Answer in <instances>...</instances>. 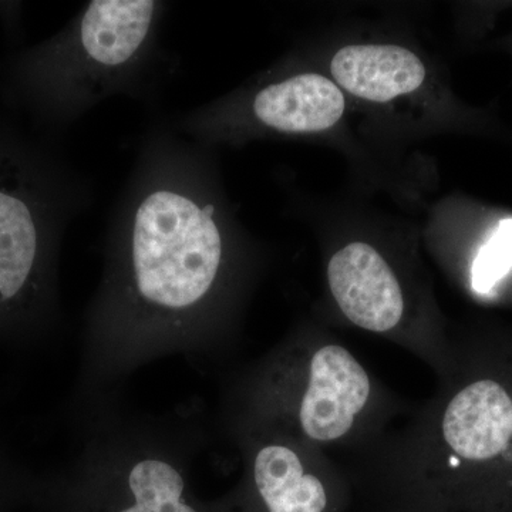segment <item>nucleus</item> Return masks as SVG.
Listing matches in <instances>:
<instances>
[{
  "label": "nucleus",
  "instance_id": "obj_7",
  "mask_svg": "<svg viewBox=\"0 0 512 512\" xmlns=\"http://www.w3.org/2000/svg\"><path fill=\"white\" fill-rule=\"evenodd\" d=\"M237 447L241 512H343L352 485L342 464L320 448L276 431L225 434Z\"/></svg>",
  "mask_w": 512,
  "mask_h": 512
},
{
  "label": "nucleus",
  "instance_id": "obj_9",
  "mask_svg": "<svg viewBox=\"0 0 512 512\" xmlns=\"http://www.w3.org/2000/svg\"><path fill=\"white\" fill-rule=\"evenodd\" d=\"M330 72L350 94L376 103L412 93L426 79L419 57L394 45L343 47L333 56Z\"/></svg>",
  "mask_w": 512,
  "mask_h": 512
},
{
  "label": "nucleus",
  "instance_id": "obj_12",
  "mask_svg": "<svg viewBox=\"0 0 512 512\" xmlns=\"http://www.w3.org/2000/svg\"><path fill=\"white\" fill-rule=\"evenodd\" d=\"M23 3L0 2V23L10 39H18L22 32Z\"/></svg>",
  "mask_w": 512,
  "mask_h": 512
},
{
  "label": "nucleus",
  "instance_id": "obj_10",
  "mask_svg": "<svg viewBox=\"0 0 512 512\" xmlns=\"http://www.w3.org/2000/svg\"><path fill=\"white\" fill-rule=\"evenodd\" d=\"M512 274V218L503 220L481 245L470 266V288L481 298L497 296L498 286Z\"/></svg>",
  "mask_w": 512,
  "mask_h": 512
},
{
  "label": "nucleus",
  "instance_id": "obj_8",
  "mask_svg": "<svg viewBox=\"0 0 512 512\" xmlns=\"http://www.w3.org/2000/svg\"><path fill=\"white\" fill-rule=\"evenodd\" d=\"M247 123L282 134H309L335 126L345 111L342 90L315 73L272 80L249 94Z\"/></svg>",
  "mask_w": 512,
  "mask_h": 512
},
{
  "label": "nucleus",
  "instance_id": "obj_11",
  "mask_svg": "<svg viewBox=\"0 0 512 512\" xmlns=\"http://www.w3.org/2000/svg\"><path fill=\"white\" fill-rule=\"evenodd\" d=\"M32 483V477L26 473L23 464L0 440V503L18 491L33 487Z\"/></svg>",
  "mask_w": 512,
  "mask_h": 512
},
{
  "label": "nucleus",
  "instance_id": "obj_1",
  "mask_svg": "<svg viewBox=\"0 0 512 512\" xmlns=\"http://www.w3.org/2000/svg\"><path fill=\"white\" fill-rule=\"evenodd\" d=\"M247 259L222 207L211 147L165 119L144 131L103 242L69 402L117 392L141 367L181 355L218 362L237 338Z\"/></svg>",
  "mask_w": 512,
  "mask_h": 512
},
{
  "label": "nucleus",
  "instance_id": "obj_13",
  "mask_svg": "<svg viewBox=\"0 0 512 512\" xmlns=\"http://www.w3.org/2000/svg\"><path fill=\"white\" fill-rule=\"evenodd\" d=\"M498 512H512V505H510V507L504 508V510H501Z\"/></svg>",
  "mask_w": 512,
  "mask_h": 512
},
{
  "label": "nucleus",
  "instance_id": "obj_3",
  "mask_svg": "<svg viewBox=\"0 0 512 512\" xmlns=\"http://www.w3.org/2000/svg\"><path fill=\"white\" fill-rule=\"evenodd\" d=\"M164 0H92L62 29L0 62L3 111L57 141L104 101L156 109L180 60L163 42Z\"/></svg>",
  "mask_w": 512,
  "mask_h": 512
},
{
  "label": "nucleus",
  "instance_id": "obj_4",
  "mask_svg": "<svg viewBox=\"0 0 512 512\" xmlns=\"http://www.w3.org/2000/svg\"><path fill=\"white\" fill-rule=\"evenodd\" d=\"M96 184L57 141L0 110V348L52 342L63 328L60 258Z\"/></svg>",
  "mask_w": 512,
  "mask_h": 512
},
{
  "label": "nucleus",
  "instance_id": "obj_5",
  "mask_svg": "<svg viewBox=\"0 0 512 512\" xmlns=\"http://www.w3.org/2000/svg\"><path fill=\"white\" fill-rule=\"evenodd\" d=\"M410 409L342 343L298 330L232 375L218 427L224 434L276 431L349 456Z\"/></svg>",
  "mask_w": 512,
  "mask_h": 512
},
{
  "label": "nucleus",
  "instance_id": "obj_2",
  "mask_svg": "<svg viewBox=\"0 0 512 512\" xmlns=\"http://www.w3.org/2000/svg\"><path fill=\"white\" fill-rule=\"evenodd\" d=\"M384 485L417 512L512 505V335L453 338L433 396L377 448Z\"/></svg>",
  "mask_w": 512,
  "mask_h": 512
},
{
  "label": "nucleus",
  "instance_id": "obj_6",
  "mask_svg": "<svg viewBox=\"0 0 512 512\" xmlns=\"http://www.w3.org/2000/svg\"><path fill=\"white\" fill-rule=\"evenodd\" d=\"M77 448L52 484L110 512H201L188 503L191 467L211 440L202 406L134 412L119 393L69 402Z\"/></svg>",
  "mask_w": 512,
  "mask_h": 512
}]
</instances>
